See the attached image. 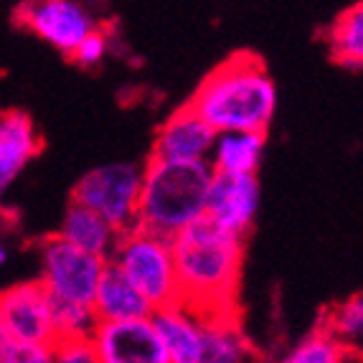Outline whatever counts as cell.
Segmentation results:
<instances>
[{
	"instance_id": "cell-1",
	"label": "cell",
	"mask_w": 363,
	"mask_h": 363,
	"mask_svg": "<svg viewBox=\"0 0 363 363\" xmlns=\"http://www.w3.org/2000/svg\"><path fill=\"white\" fill-rule=\"evenodd\" d=\"M181 305L199 318H236L244 236L201 216L170 239Z\"/></svg>"
},
{
	"instance_id": "cell-2",
	"label": "cell",
	"mask_w": 363,
	"mask_h": 363,
	"mask_svg": "<svg viewBox=\"0 0 363 363\" xmlns=\"http://www.w3.org/2000/svg\"><path fill=\"white\" fill-rule=\"evenodd\" d=\"M213 133L259 130L267 133L277 109V86L267 64L255 54H234L208 74L188 99Z\"/></svg>"
},
{
	"instance_id": "cell-3",
	"label": "cell",
	"mask_w": 363,
	"mask_h": 363,
	"mask_svg": "<svg viewBox=\"0 0 363 363\" xmlns=\"http://www.w3.org/2000/svg\"><path fill=\"white\" fill-rule=\"evenodd\" d=\"M213 168L208 160H155L143 168L138 226L173 239L183 226L206 213V194Z\"/></svg>"
},
{
	"instance_id": "cell-4",
	"label": "cell",
	"mask_w": 363,
	"mask_h": 363,
	"mask_svg": "<svg viewBox=\"0 0 363 363\" xmlns=\"http://www.w3.org/2000/svg\"><path fill=\"white\" fill-rule=\"evenodd\" d=\"M109 262H115L117 269L145 295L152 308L181 303L170 239L133 226L117 234Z\"/></svg>"
},
{
	"instance_id": "cell-5",
	"label": "cell",
	"mask_w": 363,
	"mask_h": 363,
	"mask_svg": "<svg viewBox=\"0 0 363 363\" xmlns=\"http://www.w3.org/2000/svg\"><path fill=\"white\" fill-rule=\"evenodd\" d=\"M143 168L135 163H107L79 178L72 201L91 208L117 234L138 226V201Z\"/></svg>"
},
{
	"instance_id": "cell-6",
	"label": "cell",
	"mask_w": 363,
	"mask_h": 363,
	"mask_svg": "<svg viewBox=\"0 0 363 363\" xmlns=\"http://www.w3.org/2000/svg\"><path fill=\"white\" fill-rule=\"evenodd\" d=\"M107 259L74 247L59 234L41 244V282L51 297L91 303Z\"/></svg>"
},
{
	"instance_id": "cell-7",
	"label": "cell",
	"mask_w": 363,
	"mask_h": 363,
	"mask_svg": "<svg viewBox=\"0 0 363 363\" xmlns=\"http://www.w3.org/2000/svg\"><path fill=\"white\" fill-rule=\"evenodd\" d=\"M16 18L64 56H72L77 43L97 28L91 13L79 0H23Z\"/></svg>"
},
{
	"instance_id": "cell-8",
	"label": "cell",
	"mask_w": 363,
	"mask_h": 363,
	"mask_svg": "<svg viewBox=\"0 0 363 363\" xmlns=\"http://www.w3.org/2000/svg\"><path fill=\"white\" fill-rule=\"evenodd\" d=\"M97 363H168V351L147 318L99 320L91 333Z\"/></svg>"
},
{
	"instance_id": "cell-9",
	"label": "cell",
	"mask_w": 363,
	"mask_h": 363,
	"mask_svg": "<svg viewBox=\"0 0 363 363\" xmlns=\"http://www.w3.org/2000/svg\"><path fill=\"white\" fill-rule=\"evenodd\" d=\"M259 211L257 173H221L213 170L206 194V213L213 224L239 236H247Z\"/></svg>"
},
{
	"instance_id": "cell-10",
	"label": "cell",
	"mask_w": 363,
	"mask_h": 363,
	"mask_svg": "<svg viewBox=\"0 0 363 363\" xmlns=\"http://www.w3.org/2000/svg\"><path fill=\"white\" fill-rule=\"evenodd\" d=\"M0 320L11 338L54 345L51 295L41 279L21 282L0 292Z\"/></svg>"
},
{
	"instance_id": "cell-11",
	"label": "cell",
	"mask_w": 363,
	"mask_h": 363,
	"mask_svg": "<svg viewBox=\"0 0 363 363\" xmlns=\"http://www.w3.org/2000/svg\"><path fill=\"white\" fill-rule=\"evenodd\" d=\"M213 138L216 133L188 104H183L157 130L150 157L155 160H208Z\"/></svg>"
},
{
	"instance_id": "cell-12",
	"label": "cell",
	"mask_w": 363,
	"mask_h": 363,
	"mask_svg": "<svg viewBox=\"0 0 363 363\" xmlns=\"http://www.w3.org/2000/svg\"><path fill=\"white\" fill-rule=\"evenodd\" d=\"M157 335L168 351V363H203V320L186 305H165L150 313Z\"/></svg>"
},
{
	"instance_id": "cell-13",
	"label": "cell",
	"mask_w": 363,
	"mask_h": 363,
	"mask_svg": "<svg viewBox=\"0 0 363 363\" xmlns=\"http://www.w3.org/2000/svg\"><path fill=\"white\" fill-rule=\"evenodd\" d=\"M41 150V140L26 112L8 109L0 115V201Z\"/></svg>"
},
{
	"instance_id": "cell-14",
	"label": "cell",
	"mask_w": 363,
	"mask_h": 363,
	"mask_svg": "<svg viewBox=\"0 0 363 363\" xmlns=\"http://www.w3.org/2000/svg\"><path fill=\"white\" fill-rule=\"evenodd\" d=\"M91 308L99 320H128V318H147L152 313V305L145 295L117 269L115 262L104 264L102 277L97 282V290L91 297Z\"/></svg>"
},
{
	"instance_id": "cell-15",
	"label": "cell",
	"mask_w": 363,
	"mask_h": 363,
	"mask_svg": "<svg viewBox=\"0 0 363 363\" xmlns=\"http://www.w3.org/2000/svg\"><path fill=\"white\" fill-rule=\"evenodd\" d=\"M267 133L259 130H224L213 138L208 165L221 173H257Z\"/></svg>"
},
{
	"instance_id": "cell-16",
	"label": "cell",
	"mask_w": 363,
	"mask_h": 363,
	"mask_svg": "<svg viewBox=\"0 0 363 363\" xmlns=\"http://www.w3.org/2000/svg\"><path fill=\"white\" fill-rule=\"evenodd\" d=\"M59 236L67 239L69 244H74V247L89 252V255L102 257V259H109L117 242V231L99 213L82 206L77 201L69 203L67 213H64V221H61Z\"/></svg>"
},
{
	"instance_id": "cell-17",
	"label": "cell",
	"mask_w": 363,
	"mask_h": 363,
	"mask_svg": "<svg viewBox=\"0 0 363 363\" xmlns=\"http://www.w3.org/2000/svg\"><path fill=\"white\" fill-rule=\"evenodd\" d=\"M203 320V363L252 361V345L236 318H201Z\"/></svg>"
},
{
	"instance_id": "cell-18",
	"label": "cell",
	"mask_w": 363,
	"mask_h": 363,
	"mask_svg": "<svg viewBox=\"0 0 363 363\" xmlns=\"http://www.w3.org/2000/svg\"><path fill=\"white\" fill-rule=\"evenodd\" d=\"M328 46H330V59L345 69H358L363 67V6L361 0L353 3L348 11H343L335 18L330 36H328Z\"/></svg>"
},
{
	"instance_id": "cell-19",
	"label": "cell",
	"mask_w": 363,
	"mask_h": 363,
	"mask_svg": "<svg viewBox=\"0 0 363 363\" xmlns=\"http://www.w3.org/2000/svg\"><path fill=\"white\" fill-rule=\"evenodd\" d=\"M99 318L91 308V303H72L51 297V328H54V340L61 338H91L97 330Z\"/></svg>"
},
{
	"instance_id": "cell-20",
	"label": "cell",
	"mask_w": 363,
	"mask_h": 363,
	"mask_svg": "<svg viewBox=\"0 0 363 363\" xmlns=\"http://www.w3.org/2000/svg\"><path fill=\"white\" fill-rule=\"evenodd\" d=\"M328 333L338 338L348 351H358L363 338V300L361 295L348 297L345 303L335 305L330 313L325 315L323 323Z\"/></svg>"
},
{
	"instance_id": "cell-21",
	"label": "cell",
	"mask_w": 363,
	"mask_h": 363,
	"mask_svg": "<svg viewBox=\"0 0 363 363\" xmlns=\"http://www.w3.org/2000/svg\"><path fill=\"white\" fill-rule=\"evenodd\" d=\"M348 358V348L338 338L328 333L325 328H315L285 356L290 363H338Z\"/></svg>"
},
{
	"instance_id": "cell-22",
	"label": "cell",
	"mask_w": 363,
	"mask_h": 363,
	"mask_svg": "<svg viewBox=\"0 0 363 363\" xmlns=\"http://www.w3.org/2000/svg\"><path fill=\"white\" fill-rule=\"evenodd\" d=\"M54 361V345L49 343H30V340L11 338L3 363H51Z\"/></svg>"
},
{
	"instance_id": "cell-23",
	"label": "cell",
	"mask_w": 363,
	"mask_h": 363,
	"mask_svg": "<svg viewBox=\"0 0 363 363\" xmlns=\"http://www.w3.org/2000/svg\"><path fill=\"white\" fill-rule=\"evenodd\" d=\"M107 49H109L107 36H102V33L94 28L91 33H86V36L77 43V49L72 51V56H69V59H72L74 64H77V67H82V69H94L99 61L107 56Z\"/></svg>"
},
{
	"instance_id": "cell-24",
	"label": "cell",
	"mask_w": 363,
	"mask_h": 363,
	"mask_svg": "<svg viewBox=\"0 0 363 363\" xmlns=\"http://www.w3.org/2000/svg\"><path fill=\"white\" fill-rule=\"evenodd\" d=\"M54 361L59 363H97L91 338H61L54 340Z\"/></svg>"
},
{
	"instance_id": "cell-25",
	"label": "cell",
	"mask_w": 363,
	"mask_h": 363,
	"mask_svg": "<svg viewBox=\"0 0 363 363\" xmlns=\"http://www.w3.org/2000/svg\"><path fill=\"white\" fill-rule=\"evenodd\" d=\"M8 343H11V335H8L6 325H3V320H0V363H3V353H6Z\"/></svg>"
},
{
	"instance_id": "cell-26",
	"label": "cell",
	"mask_w": 363,
	"mask_h": 363,
	"mask_svg": "<svg viewBox=\"0 0 363 363\" xmlns=\"http://www.w3.org/2000/svg\"><path fill=\"white\" fill-rule=\"evenodd\" d=\"M8 257H11V252H8V247H6V244L0 242V267L6 264V262H8Z\"/></svg>"
}]
</instances>
